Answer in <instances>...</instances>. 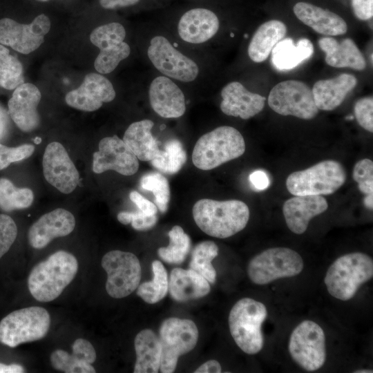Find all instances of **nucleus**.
<instances>
[{
  "label": "nucleus",
  "instance_id": "1",
  "mask_svg": "<svg viewBox=\"0 0 373 373\" xmlns=\"http://www.w3.org/2000/svg\"><path fill=\"white\" fill-rule=\"evenodd\" d=\"M192 213L203 232L218 238H229L242 231L249 219L248 206L238 200L201 199L193 205Z\"/></svg>",
  "mask_w": 373,
  "mask_h": 373
},
{
  "label": "nucleus",
  "instance_id": "2",
  "mask_svg": "<svg viewBox=\"0 0 373 373\" xmlns=\"http://www.w3.org/2000/svg\"><path fill=\"white\" fill-rule=\"evenodd\" d=\"M78 262L70 253L60 250L37 264L30 271L28 287L37 301L57 298L75 277Z\"/></svg>",
  "mask_w": 373,
  "mask_h": 373
},
{
  "label": "nucleus",
  "instance_id": "3",
  "mask_svg": "<svg viewBox=\"0 0 373 373\" xmlns=\"http://www.w3.org/2000/svg\"><path fill=\"white\" fill-rule=\"evenodd\" d=\"M245 151L242 134L235 128L222 126L204 134L197 141L192 153L193 164L208 171L241 156Z\"/></svg>",
  "mask_w": 373,
  "mask_h": 373
},
{
  "label": "nucleus",
  "instance_id": "4",
  "mask_svg": "<svg viewBox=\"0 0 373 373\" xmlns=\"http://www.w3.org/2000/svg\"><path fill=\"white\" fill-rule=\"evenodd\" d=\"M372 277V258L353 252L338 258L328 268L324 281L331 296L345 301L353 298L359 287Z\"/></svg>",
  "mask_w": 373,
  "mask_h": 373
},
{
  "label": "nucleus",
  "instance_id": "5",
  "mask_svg": "<svg viewBox=\"0 0 373 373\" xmlns=\"http://www.w3.org/2000/svg\"><path fill=\"white\" fill-rule=\"evenodd\" d=\"M267 316L265 305L251 298L239 300L229 316L230 333L236 345L247 354H256L263 347L262 324Z\"/></svg>",
  "mask_w": 373,
  "mask_h": 373
},
{
  "label": "nucleus",
  "instance_id": "6",
  "mask_svg": "<svg viewBox=\"0 0 373 373\" xmlns=\"http://www.w3.org/2000/svg\"><path fill=\"white\" fill-rule=\"evenodd\" d=\"M345 180L343 166L328 160L291 173L286 180V186L294 195H330L342 186Z\"/></svg>",
  "mask_w": 373,
  "mask_h": 373
},
{
  "label": "nucleus",
  "instance_id": "7",
  "mask_svg": "<svg viewBox=\"0 0 373 373\" xmlns=\"http://www.w3.org/2000/svg\"><path fill=\"white\" fill-rule=\"evenodd\" d=\"M50 325L48 311L32 306L13 311L0 321V343L10 347L43 338Z\"/></svg>",
  "mask_w": 373,
  "mask_h": 373
},
{
  "label": "nucleus",
  "instance_id": "8",
  "mask_svg": "<svg viewBox=\"0 0 373 373\" xmlns=\"http://www.w3.org/2000/svg\"><path fill=\"white\" fill-rule=\"evenodd\" d=\"M304 267L298 253L287 247H274L255 256L247 266V275L259 285L275 280L298 275Z\"/></svg>",
  "mask_w": 373,
  "mask_h": 373
},
{
  "label": "nucleus",
  "instance_id": "9",
  "mask_svg": "<svg viewBox=\"0 0 373 373\" xmlns=\"http://www.w3.org/2000/svg\"><path fill=\"white\" fill-rule=\"evenodd\" d=\"M159 334L162 347L160 370L162 373L173 372L178 358L196 345L197 326L191 320L171 317L162 323Z\"/></svg>",
  "mask_w": 373,
  "mask_h": 373
},
{
  "label": "nucleus",
  "instance_id": "10",
  "mask_svg": "<svg viewBox=\"0 0 373 373\" xmlns=\"http://www.w3.org/2000/svg\"><path fill=\"white\" fill-rule=\"evenodd\" d=\"M288 349L292 359L303 369L313 372L326 360L325 336L316 323L306 320L292 331Z\"/></svg>",
  "mask_w": 373,
  "mask_h": 373
},
{
  "label": "nucleus",
  "instance_id": "11",
  "mask_svg": "<svg viewBox=\"0 0 373 373\" xmlns=\"http://www.w3.org/2000/svg\"><path fill=\"white\" fill-rule=\"evenodd\" d=\"M102 266L107 274L106 290L112 298H124L139 286L142 270L135 254L119 250L111 251L103 256Z\"/></svg>",
  "mask_w": 373,
  "mask_h": 373
},
{
  "label": "nucleus",
  "instance_id": "12",
  "mask_svg": "<svg viewBox=\"0 0 373 373\" xmlns=\"http://www.w3.org/2000/svg\"><path fill=\"white\" fill-rule=\"evenodd\" d=\"M269 107L281 115L311 119L318 113L312 90L304 82L286 80L276 84L268 97Z\"/></svg>",
  "mask_w": 373,
  "mask_h": 373
},
{
  "label": "nucleus",
  "instance_id": "13",
  "mask_svg": "<svg viewBox=\"0 0 373 373\" xmlns=\"http://www.w3.org/2000/svg\"><path fill=\"white\" fill-rule=\"evenodd\" d=\"M147 55L153 66L169 78L186 83L194 81L199 75L196 62L179 51L162 35L151 39Z\"/></svg>",
  "mask_w": 373,
  "mask_h": 373
},
{
  "label": "nucleus",
  "instance_id": "14",
  "mask_svg": "<svg viewBox=\"0 0 373 373\" xmlns=\"http://www.w3.org/2000/svg\"><path fill=\"white\" fill-rule=\"evenodd\" d=\"M126 30L119 23L112 22L95 28L90 35L91 43L99 49L94 66L100 74H108L131 53L130 46L124 42Z\"/></svg>",
  "mask_w": 373,
  "mask_h": 373
},
{
  "label": "nucleus",
  "instance_id": "15",
  "mask_svg": "<svg viewBox=\"0 0 373 373\" xmlns=\"http://www.w3.org/2000/svg\"><path fill=\"white\" fill-rule=\"evenodd\" d=\"M50 21L41 14L29 24L19 23L10 18L0 19V44L11 47L21 54H29L44 41Z\"/></svg>",
  "mask_w": 373,
  "mask_h": 373
},
{
  "label": "nucleus",
  "instance_id": "16",
  "mask_svg": "<svg viewBox=\"0 0 373 373\" xmlns=\"http://www.w3.org/2000/svg\"><path fill=\"white\" fill-rule=\"evenodd\" d=\"M139 169L137 157L117 135L102 138L93 156V171L102 173L113 170L123 175H133Z\"/></svg>",
  "mask_w": 373,
  "mask_h": 373
},
{
  "label": "nucleus",
  "instance_id": "17",
  "mask_svg": "<svg viewBox=\"0 0 373 373\" xmlns=\"http://www.w3.org/2000/svg\"><path fill=\"white\" fill-rule=\"evenodd\" d=\"M42 166L46 181L60 192L68 194L76 189L79 174L61 143L52 142L46 147Z\"/></svg>",
  "mask_w": 373,
  "mask_h": 373
},
{
  "label": "nucleus",
  "instance_id": "18",
  "mask_svg": "<svg viewBox=\"0 0 373 373\" xmlns=\"http://www.w3.org/2000/svg\"><path fill=\"white\" fill-rule=\"evenodd\" d=\"M115 90L112 83L100 73L87 74L82 84L68 92L66 104L79 111L92 112L98 110L104 103L113 101Z\"/></svg>",
  "mask_w": 373,
  "mask_h": 373
},
{
  "label": "nucleus",
  "instance_id": "19",
  "mask_svg": "<svg viewBox=\"0 0 373 373\" xmlns=\"http://www.w3.org/2000/svg\"><path fill=\"white\" fill-rule=\"evenodd\" d=\"M75 219L66 209L58 208L40 217L30 227L28 238L30 246L43 249L56 238L66 236L75 229Z\"/></svg>",
  "mask_w": 373,
  "mask_h": 373
},
{
  "label": "nucleus",
  "instance_id": "20",
  "mask_svg": "<svg viewBox=\"0 0 373 373\" xmlns=\"http://www.w3.org/2000/svg\"><path fill=\"white\" fill-rule=\"evenodd\" d=\"M41 95L38 88L30 83H23L17 87L8 103V113L23 132H31L40 123L37 106Z\"/></svg>",
  "mask_w": 373,
  "mask_h": 373
},
{
  "label": "nucleus",
  "instance_id": "21",
  "mask_svg": "<svg viewBox=\"0 0 373 373\" xmlns=\"http://www.w3.org/2000/svg\"><path fill=\"white\" fill-rule=\"evenodd\" d=\"M149 99L153 111L164 118H178L186 111L184 95L171 78L157 76L150 84Z\"/></svg>",
  "mask_w": 373,
  "mask_h": 373
},
{
  "label": "nucleus",
  "instance_id": "22",
  "mask_svg": "<svg viewBox=\"0 0 373 373\" xmlns=\"http://www.w3.org/2000/svg\"><path fill=\"white\" fill-rule=\"evenodd\" d=\"M220 108L223 113L243 119H249L262 111L266 98L249 91L241 83L231 82L221 90Z\"/></svg>",
  "mask_w": 373,
  "mask_h": 373
},
{
  "label": "nucleus",
  "instance_id": "23",
  "mask_svg": "<svg viewBox=\"0 0 373 373\" xmlns=\"http://www.w3.org/2000/svg\"><path fill=\"white\" fill-rule=\"evenodd\" d=\"M219 27V19L213 12L207 8H196L188 10L180 17L178 32L184 41L200 44L213 38Z\"/></svg>",
  "mask_w": 373,
  "mask_h": 373
},
{
  "label": "nucleus",
  "instance_id": "24",
  "mask_svg": "<svg viewBox=\"0 0 373 373\" xmlns=\"http://www.w3.org/2000/svg\"><path fill=\"white\" fill-rule=\"evenodd\" d=\"M328 204L320 195H294L283 204V213L287 227L296 234H302L314 217L325 212Z\"/></svg>",
  "mask_w": 373,
  "mask_h": 373
},
{
  "label": "nucleus",
  "instance_id": "25",
  "mask_svg": "<svg viewBox=\"0 0 373 373\" xmlns=\"http://www.w3.org/2000/svg\"><path fill=\"white\" fill-rule=\"evenodd\" d=\"M72 354L58 349L50 354L52 366L66 373H95L91 365L96 360L93 345L84 338L76 339L72 345Z\"/></svg>",
  "mask_w": 373,
  "mask_h": 373
},
{
  "label": "nucleus",
  "instance_id": "26",
  "mask_svg": "<svg viewBox=\"0 0 373 373\" xmlns=\"http://www.w3.org/2000/svg\"><path fill=\"white\" fill-rule=\"evenodd\" d=\"M293 10L300 21L320 34L336 36L344 35L347 30L345 20L328 10L306 2H298Z\"/></svg>",
  "mask_w": 373,
  "mask_h": 373
},
{
  "label": "nucleus",
  "instance_id": "27",
  "mask_svg": "<svg viewBox=\"0 0 373 373\" xmlns=\"http://www.w3.org/2000/svg\"><path fill=\"white\" fill-rule=\"evenodd\" d=\"M356 84V78L347 73L316 82L312 90L317 108L327 111L334 110L342 104Z\"/></svg>",
  "mask_w": 373,
  "mask_h": 373
},
{
  "label": "nucleus",
  "instance_id": "28",
  "mask_svg": "<svg viewBox=\"0 0 373 373\" xmlns=\"http://www.w3.org/2000/svg\"><path fill=\"white\" fill-rule=\"evenodd\" d=\"M320 48L325 53L326 63L335 68H351L363 70L366 61L354 41L345 38L341 43L332 37H325L318 40Z\"/></svg>",
  "mask_w": 373,
  "mask_h": 373
},
{
  "label": "nucleus",
  "instance_id": "29",
  "mask_svg": "<svg viewBox=\"0 0 373 373\" xmlns=\"http://www.w3.org/2000/svg\"><path fill=\"white\" fill-rule=\"evenodd\" d=\"M211 290L209 283L193 269L174 268L170 274L169 291L178 302H186L207 295Z\"/></svg>",
  "mask_w": 373,
  "mask_h": 373
},
{
  "label": "nucleus",
  "instance_id": "30",
  "mask_svg": "<svg viewBox=\"0 0 373 373\" xmlns=\"http://www.w3.org/2000/svg\"><path fill=\"white\" fill-rule=\"evenodd\" d=\"M154 123L151 119H142L129 125L123 141L138 160L151 161L159 151L158 142L151 133Z\"/></svg>",
  "mask_w": 373,
  "mask_h": 373
},
{
  "label": "nucleus",
  "instance_id": "31",
  "mask_svg": "<svg viewBox=\"0 0 373 373\" xmlns=\"http://www.w3.org/2000/svg\"><path fill=\"white\" fill-rule=\"evenodd\" d=\"M136 361L134 373H157L160 370L162 347L159 337L149 329L140 331L135 336Z\"/></svg>",
  "mask_w": 373,
  "mask_h": 373
},
{
  "label": "nucleus",
  "instance_id": "32",
  "mask_svg": "<svg viewBox=\"0 0 373 373\" xmlns=\"http://www.w3.org/2000/svg\"><path fill=\"white\" fill-rule=\"evenodd\" d=\"M287 33V27L279 20H270L258 27L248 46V55L254 62L267 59L275 45Z\"/></svg>",
  "mask_w": 373,
  "mask_h": 373
},
{
  "label": "nucleus",
  "instance_id": "33",
  "mask_svg": "<svg viewBox=\"0 0 373 373\" xmlns=\"http://www.w3.org/2000/svg\"><path fill=\"white\" fill-rule=\"evenodd\" d=\"M314 52L310 40L302 38L295 45L291 38L278 41L271 50V62L279 70H291L309 59Z\"/></svg>",
  "mask_w": 373,
  "mask_h": 373
},
{
  "label": "nucleus",
  "instance_id": "34",
  "mask_svg": "<svg viewBox=\"0 0 373 373\" xmlns=\"http://www.w3.org/2000/svg\"><path fill=\"white\" fill-rule=\"evenodd\" d=\"M186 160V154L182 143L171 139L166 142L163 150L159 149L151 163L160 172L175 174L182 169Z\"/></svg>",
  "mask_w": 373,
  "mask_h": 373
},
{
  "label": "nucleus",
  "instance_id": "35",
  "mask_svg": "<svg viewBox=\"0 0 373 373\" xmlns=\"http://www.w3.org/2000/svg\"><path fill=\"white\" fill-rule=\"evenodd\" d=\"M152 280L139 285L137 295L149 304L163 299L169 291V278L166 269L159 260L152 262Z\"/></svg>",
  "mask_w": 373,
  "mask_h": 373
},
{
  "label": "nucleus",
  "instance_id": "36",
  "mask_svg": "<svg viewBox=\"0 0 373 373\" xmlns=\"http://www.w3.org/2000/svg\"><path fill=\"white\" fill-rule=\"evenodd\" d=\"M218 254V247L210 240L198 243L193 249L189 269L203 276L209 283H214L216 271L211 261Z\"/></svg>",
  "mask_w": 373,
  "mask_h": 373
},
{
  "label": "nucleus",
  "instance_id": "37",
  "mask_svg": "<svg viewBox=\"0 0 373 373\" xmlns=\"http://www.w3.org/2000/svg\"><path fill=\"white\" fill-rule=\"evenodd\" d=\"M169 245L157 250L159 257L169 264H180L189 254L191 240L183 229L175 225L169 232Z\"/></svg>",
  "mask_w": 373,
  "mask_h": 373
},
{
  "label": "nucleus",
  "instance_id": "38",
  "mask_svg": "<svg viewBox=\"0 0 373 373\" xmlns=\"http://www.w3.org/2000/svg\"><path fill=\"white\" fill-rule=\"evenodd\" d=\"M34 195L28 188H17L4 178H0V209L10 212L31 206Z\"/></svg>",
  "mask_w": 373,
  "mask_h": 373
},
{
  "label": "nucleus",
  "instance_id": "39",
  "mask_svg": "<svg viewBox=\"0 0 373 373\" xmlns=\"http://www.w3.org/2000/svg\"><path fill=\"white\" fill-rule=\"evenodd\" d=\"M23 83L22 64L10 55L6 47L0 44V86L7 90H13Z\"/></svg>",
  "mask_w": 373,
  "mask_h": 373
},
{
  "label": "nucleus",
  "instance_id": "40",
  "mask_svg": "<svg viewBox=\"0 0 373 373\" xmlns=\"http://www.w3.org/2000/svg\"><path fill=\"white\" fill-rule=\"evenodd\" d=\"M140 183L142 189L153 193L157 209L166 212L170 200V188L166 177L159 172H149L141 178Z\"/></svg>",
  "mask_w": 373,
  "mask_h": 373
},
{
  "label": "nucleus",
  "instance_id": "41",
  "mask_svg": "<svg viewBox=\"0 0 373 373\" xmlns=\"http://www.w3.org/2000/svg\"><path fill=\"white\" fill-rule=\"evenodd\" d=\"M354 180L358 189L365 195L373 194V162L370 159L358 161L353 169Z\"/></svg>",
  "mask_w": 373,
  "mask_h": 373
},
{
  "label": "nucleus",
  "instance_id": "42",
  "mask_svg": "<svg viewBox=\"0 0 373 373\" xmlns=\"http://www.w3.org/2000/svg\"><path fill=\"white\" fill-rule=\"evenodd\" d=\"M117 220L123 224H131L135 230L146 231L155 226L157 216L147 215L140 210L135 212L121 211L117 214Z\"/></svg>",
  "mask_w": 373,
  "mask_h": 373
},
{
  "label": "nucleus",
  "instance_id": "43",
  "mask_svg": "<svg viewBox=\"0 0 373 373\" xmlns=\"http://www.w3.org/2000/svg\"><path fill=\"white\" fill-rule=\"evenodd\" d=\"M34 151L35 146L32 144L8 147L0 144V170L7 168L12 162L28 158Z\"/></svg>",
  "mask_w": 373,
  "mask_h": 373
},
{
  "label": "nucleus",
  "instance_id": "44",
  "mask_svg": "<svg viewBox=\"0 0 373 373\" xmlns=\"http://www.w3.org/2000/svg\"><path fill=\"white\" fill-rule=\"evenodd\" d=\"M17 236V227L14 220L6 214H0V258L10 249Z\"/></svg>",
  "mask_w": 373,
  "mask_h": 373
},
{
  "label": "nucleus",
  "instance_id": "45",
  "mask_svg": "<svg viewBox=\"0 0 373 373\" xmlns=\"http://www.w3.org/2000/svg\"><path fill=\"white\" fill-rule=\"evenodd\" d=\"M354 115L359 125L369 132H373V98L365 97L354 105Z\"/></svg>",
  "mask_w": 373,
  "mask_h": 373
},
{
  "label": "nucleus",
  "instance_id": "46",
  "mask_svg": "<svg viewBox=\"0 0 373 373\" xmlns=\"http://www.w3.org/2000/svg\"><path fill=\"white\" fill-rule=\"evenodd\" d=\"M352 6L360 20H368L373 16V0H352Z\"/></svg>",
  "mask_w": 373,
  "mask_h": 373
},
{
  "label": "nucleus",
  "instance_id": "47",
  "mask_svg": "<svg viewBox=\"0 0 373 373\" xmlns=\"http://www.w3.org/2000/svg\"><path fill=\"white\" fill-rule=\"evenodd\" d=\"M130 200L136 204L139 210L150 216L157 215V207L149 200L146 199L138 192L133 191L130 193Z\"/></svg>",
  "mask_w": 373,
  "mask_h": 373
},
{
  "label": "nucleus",
  "instance_id": "48",
  "mask_svg": "<svg viewBox=\"0 0 373 373\" xmlns=\"http://www.w3.org/2000/svg\"><path fill=\"white\" fill-rule=\"evenodd\" d=\"M249 181L257 190H265L270 185L268 175L264 171L257 170L249 175Z\"/></svg>",
  "mask_w": 373,
  "mask_h": 373
},
{
  "label": "nucleus",
  "instance_id": "49",
  "mask_svg": "<svg viewBox=\"0 0 373 373\" xmlns=\"http://www.w3.org/2000/svg\"><path fill=\"white\" fill-rule=\"evenodd\" d=\"M99 1L102 8L113 10L135 5L140 0H99Z\"/></svg>",
  "mask_w": 373,
  "mask_h": 373
},
{
  "label": "nucleus",
  "instance_id": "50",
  "mask_svg": "<svg viewBox=\"0 0 373 373\" xmlns=\"http://www.w3.org/2000/svg\"><path fill=\"white\" fill-rule=\"evenodd\" d=\"M222 371L221 365L216 360H209L201 365L195 373H220Z\"/></svg>",
  "mask_w": 373,
  "mask_h": 373
},
{
  "label": "nucleus",
  "instance_id": "51",
  "mask_svg": "<svg viewBox=\"0 0 373 373\" xmlns=\"http://www.w3.org/2000/svg\"><path fill=\"white\" fill-rule=\"evenodd\" d=\"M24 372V367L19 364L6 365L0 363V373H22Z\"/></svg>",
  "mask_w": 373,
  "mask_h": 373
},
{
  "label": "nucleus",
  "instance_id": "52",
  "mask_svg": "<svg viewBox=\"0 0 373 373\" xmlns=\"http://www.w3.org/2000/svg\"><path fill=\"white\" fill-rule=\"evenodd\" d=\"M6 128V116L0 108V138L3 136Z\"/></svg>",
  "mask_w": 373,
  "mask_h": 373
},
{
  "label": "nucleus",
  "instance_id": "53",
  "mask_svg": "<svg viewBox=\"0 0 373 373\" xmlns=\"http://www.w3.org/2000/svg\"><path fill=\"white\" fill-rule=\"evenodd\" d=\"M363 203L366 208L372 210L373 208V194L365 195Z\"/></svg>",
  "mask_w": 373,
  "mask_h": 373
},
{
  "label": "nucleus",
  "instance_id": "54",
  "mask_svg": "<svg viewBox=\"0 0 373 373\" xmlns=\"http://www.w3.org/2000/svg\"><path fill=\"white\" fill-rule=\"evenodd\" d=\"M371 370H358L354 371V373H372Z\"/></svg>",
  "mask_w": 373,
  "mask_h": 373
},
{
  "label": "nucleus",
  "instance_id": "55",
  "mask_svg": "<svg viewBox=\"0 0 373 373\" xmlns=\"http://www.w3.org/2000/svg\"><path fill=\"white\" fill-rule=\"evenodd\" d=\"M38 1H48V0H38Z\"/></svg>",
  "mask_w": 373,
  "mask_h": 373
}]
</instances>
